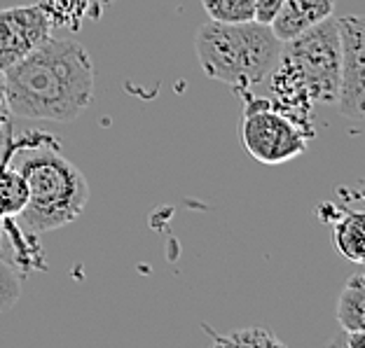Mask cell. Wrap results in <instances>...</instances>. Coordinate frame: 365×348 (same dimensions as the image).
<instances>
[{
	"label": "cell",
	"instance_id": "cell-12",
	"mask_svg": "<svg viewBox=\"0 0 365 348\" xmlns=\"http://www.w3.org/2000/svg\"><path fill=\"white\" fill-rule=\"evenodd\" d=\"M38 7L52 23V28L80 31L87 19L89 0H38Z\"/></svg>",
	"mask_w": 365,
	"mask_h": 348
},
{
	"label": "cell",
	"instance_id": "cell-15",
	"mask_svg": "<svg viewBox=\"0 0 365 348\" xmlns=\"http://www.w3.org/2000/svg\"><path fill=\"white\" fill-rule=\"evenodd\" d=\"M21 297V278L10 262L0 258V313L10 311Z\"/></svg>",
	"mask_w": 365,
	"mask_h": 348
},
{
	"label": "cell",
	"instance_id": "cell-16",
	"mask_svg": "<svg viewBox=\"0 0 365 348\" xmlns=\"http://www.w3.org/2000/svg\"><path fill=\"white\" fill-rule=\"evenodd\" d=\"M284 0H255V21L269 26Z\"/></svg>",
	"mask_w": 365,
	"mask_h": 348
},
{
	"label": "cell",
	"instance_id": "cell-11",
	"mask_svg": "<svg viewBox=\"0 0 365 348\" xmlns=\"http://www.w3.org/2000/svg\"><path fill=\"white\" fill-rule=\"evenodd\" d=\"M29 201V187L19 169L5 152H0V222L16 220Z\"/></svg>",
	"mask_w": 365,
	"mask_h": 348
},
{
	"label": "cell",
	"instance_id": "cell-10",
	"mask_svg": "<svg viewBox=\"0 0 365 348\" xmlns=\"http://www.w3.org/2000/svg\"><path fill=\"white\" fill-rule=\"evenodd\" d=\"M337 322L342 332L363 334L365 332V280L363 273H354L346 280L337 300Z\"/></svg>",
	"mask_w": 365,
	"mask_h": 348
},
{
	"label": "cell",
	"instance_id": "cell-14",
	"mask_svg": "<svg viewBox=\"0 0 365 348\" xmlns=\"http://www.w3.org/2000/svg\"><path fill=\"white\" fill-rule=\"evenodd\" d=\"M215 346H281V339L264 327H244L230 334H213Z\"/></svg>",
	"mask_w": 365,
	"mask_h": 348
},
{
	"label": "cell",
	"instance_id": "cell-7",
	"mask_svg": "<svg viewBox=\"0 0 365 348\" xmlns=\"http://www.w3.org/2000/svg\"><path fill=\"white\" fill-rule=\"evenodd\" d=\"M52 23L38 3L0 10V73L12 68L43 40L52 36Z\"/></svg>",
	"mask_w": 365,
	"mask_h": 348
},
{
	"label": "cell",
	"instance_id": "cell-18",
	"mask_svg": "<svg viewBox=\"0 0 365 348\" xmlns=\"http://www.w3.org/2000/svg\"><path fill=\"white\" fill-rule=\"evenodd\" d=\"M0 234H3V225H0Z\"/></svg>",
	"mask_w": 365,
	"mask_h": 348
},
{
	"label": "cell",
	"instance_id": "cell-6",
	"mask_svg": "<svg viewBox=\"0 0 365 348\" xmlns=\"http://www.w3.org/2000/svg\"><path fill=\"white\" fill-rule=\"evenodd\" d=\"M339 33V89L335 105L346 120L363 122L365 115V21L361 14L342 16Z\"/></svg>",
	"mask_w": 365,
	"mask_h": 348
},
{
	"label": "cell",
	"instance_id": "cell-5",
	"mask_svg": "<svg viewBox=\"0 0 365 348\" xmlns=\"http://www.w3.org/2000/svg\"><path fill=\"white\" fill-rule=\"evenodd\" d=\"M312 131L272 105L269 98H248L242 117V140L246 152L264 167L286 164L307 152Z\"/></svg>",
	"mask_w": 365,
	"mask_h": 348
},
{
	"label": "cell",
	"instance_id": "cell-8",
	"mask_svg": "<svg viewBox=\"0 0 365 348\" xmlns=\"http://www.w3.org/2000/svg\"><path fill=\"white\" fill-rule=\"evenodd\" d=\"M335 12V0H284L269 28L281 43H288Z\"/></svg>",
	"mask_w": 365,
	"mask_h": 348
},
{
	"label": "cell",
	"instance_id": "cell-13",
	"mask_svg": "<svg viewBox=\"0 0 365 348\" xmlns=\"http://www.w3.org/2000/svg\"><path fill=\"white\" fill-rule=\"evenodd\" d=\"M206 14L218 23L255 21V0H202Z\"/></svg>",
	"mask_w": 365,
	"mask_h": 348
},
{
	"label": "cell",
	"instance_id": "cell-4",
	"mask_svg": "<svg viewBox=\"0 0 365 348\" xmlns=\"http://www.w3.org/2000/svg\"><path fill=\"white\" fill-rule=\"evenodd\" d=\"M281 59L295 68L314 105H335L339 89V33L333 16L284 43Z\"/></svg>",
	"mask_w": 365,
	"mask_h": 348
},
{
	"label": "cell",
	"instance_id": "cell-17",
	"mask_svg": "<svg viewBox=\"0 0 365 348\" xmlns=\"http://www.w3.org/2000/svg\"><path fill=\"white\" fill-rule=\"evenodd\" d=\"M10 105H7V91H5V75L0 73V136L10 134Z\"/></svg>",
	"mask_w": 365,
	"mask_h": 348
},
{
	"label": "cell",
	"instance_id": "cell-2",
	"mask_svg": "<svg viewBox=\"0 0 365 348\" xmlns=\"http://www.w3.org/2000/svg\"><path fill=\"white\" fill-rule=\"evenodd\" d=\"M3 152L29 187V201L16 218L24 231L33 236L47 234L80 218L89 201V185L76 164L59 152L56 138L47 134L5 138Z\"/></svg>",
	"mask_w": 365,
	"mask_h": 348
},
{
	"label": "cell",
	"instance_id": "cell-9",
	"mask_svg": "<svg viewBox=\"0 0 365 348\" xmlns=\"http://www.w3.org/2000/svg\"><path fill=\"white\" fill-rule=\"evenodd\" d=\"M319 215L323 222L333 225V243L344 260L361 264L365 260V213L337 209L333 204H321Z\"/></svg>",
	"mask_w": 365,
	"mask_h": 348
},
{
	"label": "cell",
	"instance_id": "cell-1",
	"mask_svg": "<svg viewBox=\"0 0 365 348\" xmlns=\"http://www.w3.org/2000/svg\"><path fill=\"white\" fill-rule=\"evenodd\" d=\"M7 105L14 117L73 122L94 96V63L76 40H43L5 73Z\"/></svg>",
	"mask_w": 365,
	"mask_h": 348
},
{
	"label": "cell",
	"instance_id": "cell-3",
	"mask_svg": "<svg viewBox=\"0 0 365 348\" xmlns=\"http://www.w3.org/2000/svg\"><path fill=\"white\" fill-rule=\"evenodd\" d=\"M284 43L258 21H206L195 36V54L206 78L227 85L235 94L248 91L269 78Z\"/></svg>",
	"mask_w": 365,
	"mask_h": 348
}]
</instances>
